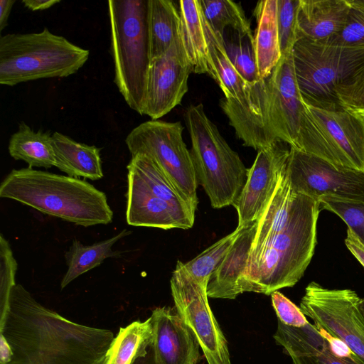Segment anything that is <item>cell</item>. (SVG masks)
<instances>
[{"label":"cell","instance_id":"cell-1","mask_svg":"<svg viewBox=\"0 0 364 364\" xmlns=\"http://www.w3.org/2000/svg\"><path fill=\"white\" fill-rule=\"evenodd\" d=\"M0 335L12 351L6 364H104L115 336L46 307L20 284L0 319Z\"/></svg>","mask_w":364,"mask_h":364},{"label":"cell","instance_id":"cell-2","mask_svg":"<svg viewBox=\"0 0 364 364\" xmlns=\"http://www.w3.org/2000/svg\"><path fill=\"white\" fill-rule=\"evenodd\" d=\"M220 106L244 146L259 151L283 141L297 149L305 104L292 53L282 56L268 77L247 83L241 99L223 97Z\"/></svg>","mask_w":364,"mask_h":364},{"label":"cell","instance_id":"cell-3","mask_svg":"<svg viewBox=\"0 0 364 364\" xmlns=\"http://www.w3.org/2000/svg\"><path fill=\"white\" fill-rule=\"evenodd\" d=\"M320 210L318 200L296 194L286 226L248 260L237 284L240 294L252 291L270 295L300 280L314 252Z\"/></svg>","mask_w":364,"mask_h":364},{"label":"cell","instance_id":"cell-4","mask_svg":"<svg viewBox=\"0 0 364 364\" xmlns=\"http://www.w3.org/2000/svg\"><path fill=\"white\" fill-rule=\"evenodd\" d=\"M0 197L83 227L109 224L114 215L106 194L87 181L30 167L4 178Z\"/></svg>","mask_w":364,"mask_h":364},{"label":"cell","instance_id":"cell-5","mask_svg":"<svg viewBox=\"0 0 364 364\" xmlns=\"http://www.w3.org/2000/svg\"><path fill=\"white\" fill-rule=\"evenodd\" d=\"M114 82L128 106L144 114L150 64L148 0H109Z\"/></svg>","mask_w":364,"mask_h":364},{"label":"cell","instance_id":"cell-6","mask_svg":"<svg viewBox=\"0 0 364 364\" xmlns=\"http://www.w3.org/2000/svg\"><path fill=\"white\" fill-rule=\"evenodd\" d=\"M90 51L48 28L0 38V84L14 86L40 79L66 77L87 61Z\"/></svg>","mask_w":364,"mask_h":364},{"label":"cell","instance_id":"cell-7","mask_svg":"<svg viewBox=\"0 0 364 364\" xmlns=\"http://www.w3.org/2000/svg\"><path fill=\"white\" fill-rule=\"evenodd\" d=\"M191 139V155L198 184L214 208L233 205L245 185L248 168L228 145L202 104L191 105L184 113Z\"/></svg>","mask_w":364,"mask_h":364},{"label":"cell","instance_id":"cell-8","mask_svg":"<svg viewBox=\"0 0 364 364\" xmlns=\"http://www.w3.org/2000/svg\"><path fill=\"white\" fill-rule=\"evenodd\" d=\"M295 76L305 104L322 109L341 107L336 94L364 68V46H343L301 38L292 50Z\"/></svg>","mask_w":364,"mask_h":364},{"label":"cell","instance_id":"cell-9","mask_svg":"<svg viewBox=\"0 0 364 364\" xmlns=\"http://www.w3.org/2000/svg\"><path fill=\"white\" fill-rule=\"evenodd\" d=\"M296 149L338 168L364 171V119L342 107L322 109L305 104Z\"/></svg>","mask_w":364,"mask_h":364},{"label":"cell","instance_id":"cell-10","mask_svg":"<svg viewBox=\"0 0 364 364\" xmlns=\"http://www.w3.org/2000/svg\"><path fill=\"white\" fill-rule=\"evenodd\" d=\"M183 131L181 122L151 119L134 128L127 136L125 144L132 156L145 154L151 157L197 208L198 184Z\"/></svg>","mask_w":364,"mask_h":364},{"label":"cell","instance_id":"cell-11","mask_svg":"<svg viewBox=\"0 0 364 364\" xmlns=\"http://www.w3.org/2000/svg\"><path fill=\"white\" fill-rule=\"evenodd\" d=\"M360 300L353 290L330 289L312 282L305 289L299 308L317 328L343 342L364 364V320Z\"/></svg>","mask_w":364,"mask_h":364},{"label":"cell","instance_id":"cell-12","mask_svg":"<svg viewBox=\"0 0 364 364\" xmlns=\"http://www.w3.org/2000/svg\"><path fill=\"white\" fill-rule=\"evenodd\" d=\"M170 284L176 312L193 333L208 364H231L227 340L208 303L207 287L196 282L179 260Z\"/></svg>","mask_w":364,"mask_h":364},{"label":"cell","instance_id":"cell-13","mask_svg":"<svg viewBox=\"0 0 364 364\" xmlns=\"http://www.w3.org/2000/svg\"><path fill=\"white\" fill-rule=\"evenodd\" d=\"M286 173L296 193L318 201L329 197L364 203V171L338 168L321 158L290 147Z\"/></svg>","mask_w":364,"mask_h":364},{"label":"cell","instance_id":"cell-14","mask_svg":"<svg viewBox=\"0 0 364 364\" xmlns=\"http://www.w3.org/2000/svg\"><path fill=\"white\" fill-rule=\"evenodd\" d=\"M191 73L193 66L180 31L164 55L150 60L143 115L156 120L180 105Z\"/></svg>","mask_w":364,"mask_h":364},{"label":"cell","instance_id":"cell-15","mask_svg":"<svg viewBox=\"0 0 364 364\" xmlns=\"http://www.w3.org/2000/svg\"><path fill=\"white\" fill-rule=\"evenodd\" d=\"M290 146L277 141L258 151L243 189L232 205L238 217L237 227L257 220L286 170Z\"/></svg>","mask_w":364,"mask_h":364},{"label":"cell","instance_id":"cell-16","mask_svg":"<svg viewBox=\"0 0 364 364\" xmlns=\"http://www.w3.org/2000/svg\"><path fill=\"white\" fill-rule=\"evenodd\" d=\"M127 168L126 220L135 227L163 230L191 228L195 213L181 209L154 194L139 175Z\"/></svg>","mask_w":364,"mask_h":364},{"label":"cell","instance_id":"cell-17","mask_svg":"<svg viewBox=\"0 0 364 364\" xmlns=\"http://www.w3.org/2000/svg\"><path fill=\"white\" fill-rule=\"evenodd\" d=\"M150 318L151 348L156 364H198L200 345L177 312L168 307H158Z\"/></svg>","mask_w":364,"mask_h":364},{"label":"cell","instance_id":"cell-18","mask_svg":"<svg viewBox=\"0 0 364 364\" xmlns=\"http://www.w3.org/2000/svg\"><path fill=\"white\" fill-rule=\"evenodd\" d=\"M274 338L290 356L292 364H363L353 353H335L326 333L309 322L302 327H293L277 321Z\"/></svg>","mask_w":364,"mask_h":364},{"label":"cell","instance_id":"cell-19","mask_svg":"<svg viewBox=\"0 0 364 364\" xmlns=\"http://www.w3.org/2000/svg\"><path fill=\"white\" fill-rule=\"evenodd\" d=\"M350 8L348 0H299V40H330L343 29Z\"/></svg>","mask_w":364,"mask_h":364},{"label":"cell","instance_id":"cell-20","mask_svg":"<svg viewBox=\"0 0 364 364\" xmlns=\"http://www.w3.org/2000/svg\"><path fill=\"white\" fill-rule=\"evenodd\" d=\"M257 228L256 220L245 226L237 237L210 277L208 297L234 299L240 294L237 284L246 270Z\"/></svg>","mask_w":364,"mask_h":364},{"label":"cell","instance_id":"cell-21","mask_svg":"<svg viewBox=\"0 0 364 364\" xmlns=\"http://www.w3.org/2000/svg\"><path fill=\"white\" fill-rule=\"evenodd\" d=\"M55 167L68 176L100 180L103 176L101 149L78 142L55 132L52 134Z\"/></svg>","mask_w":364,"mask_h":364},{"label":"cell","instance_id":"cell-22","mask_svg":"<svg viewBox=\"0 0 364 364\" xmlns=\"http://www.w3.org/2000/svg\"><path fill=\"white\" fill-rule=\"evenodd\" d=\"M178 10L181 35L193 73L208 74L214 78L200 0H181Z\"/></svg>","mask_w":364,"mask_h":364},{"label":"cell","instance_id":"cell-23","mask_svg":"<svg viewBox=\"0 0 364 364\" xmlns=\"http://www.w3.org/2000/svg\"><path fill=\"white\" fill-rule=\"evenodd\" d=\"M253 47L260 78L268 77L282 58L277 26V0L257 2Z\"/></svg>","mask_w":364,"mask_h":364},{"label":"cell","instance_id":"cell-24","mask_svg":"<svg viewBox=\"0 0 364 364\" xmlns=\"http://www.w3.org/2000/svg\"><path fill=\"white\" fill-rule=\"evenodd\" d=\"M8 149L12 158L25 161L30 168H49L55 166L50 132H35L24 122L11 136Z\"/></svg>","mask_w":364,"mask_h":364},{"label":"cell","instance_id":"cell-25","mask_svg":"<svg viewBox=\"0 0 364 364\" xmlns=\"http://www.w3.org/2000/svg\"><path fill=\"white\" fill-rule=\"evenodd\" d=\"M150 58L164 55L181 31L179 10L170 0H148Z\"/></svg>","mask_w":364,"mask_h":364},{"label":"cell","instance_id":"cell-26","mask_svg":"<svg viewBox=\"0 0 364 364\" xmlns=\"http://www.w3.org/2000/svg\"><path fill=\"white\" fill-rule=\"evenodd\" d=\"M131 233L124 229L116 235L92 245H83L74 240L65 255L68 269L60 282L61 289L79 276L100 266L106 259L119 257L120 252L112 250V246Z\"/></svg>","mask_w":364,"mask_h":364},{"label":"cell","instance_id":"cell-27","mask_svg":"<svg viewBox=\"0 0 364 364\" xmlns=\"http://www.w3.org/2000/svg\"><path fill=\"white\" fill-rule=\"evenodd\" d=\"M151 340L150 317L121 327L111 343L104 364H134L147 355Z\"/></svg>","mask_w":364,"mask_h":364},{"label":"cell","instance_id":"cell-28","mask_svg":"<svg viewBox=\"0 0 364 364\" xmlns=\"http://www.w3.org/2000/svg\"><path fill=\"white\" fill-rule=\"evenodd\" d=\"M204 26L214 72L213 80L218 82L225 98L240 100L245 94L247 82L239 75L229 59L225 48L224 38L213 31L205 18Z\"/></svg>","mask_w":364,"mask_h":364},{"label":"cell","instance_id":"cell-29","mask_svg":"<svg viewBox=\"0 0 364 364\" xmlns=\"http://www.w3.org/2000/svg\"><path fill=\"white\" fill-rule=\"evenodd\" d=\"M205 19L213 31L224 38L231 27L238 36L254 39L249 21L239 3L229 0H200Z\"/></svg>","mask_w":364,"mask_h":364},{"label":"cell","instance_id":"cell-30","mask_svg":"<svg viewBox=\"0 0 364 364\" xmlns=\"http://www.w3.org/2000/svg\"><path fill=\"white\" fill-rule=\"evenodd\" d=\"M244 227H237L232 232L213 243L193 259L186 263L183 262V267L186 272L196 282L208 288L211 274L224 258Z\"/></svg>","mask_w":364,"mask_h":364},{"label":"cell","instance_id":"cell-31","mask_svg":"<svg viewBox=\"0 0 364 364\" xmlns=\"http://www.w3.org/2000/svg\"><path fill=\"white\" fill-rule=\"evenodd\" d=\"M237 41H227L225 48L227 55L239 75L247 83L259 81V70L253 47V39L237 36Z\"/></svg>","mask_w":364,"mask_h":364},{"label":"cell","instance_id":"cell-32","mask_svg":"<svg viewBox=\"0 0 364 364\" xmlns=\"http://www.w3.org/2000/svg\"><path fill=\"white\" fill-rule=\"evenodd\" d=\"M299 0H277V26L282 56L292 53L299 40L297 10Z\"/></svg>","mask_w":364,"mask_h":364},{"label":"cell","instance_id":"cell-33","mask_svg":"<svg viewBox=\"0 0 364 364\" xmlns=\"http://www.w3.org/2000/svg\"><path fill=\"white\" fill-rule=\"evenodd\" d=\"M320 208L338 215L364 245V203L335 198H321Z\"/></svg>","mask_w":364,"mask_h":364},{"label":"cell","instance_id":"cell-34","mask_svg":"<svg viewBox=\"0 0 364 364\" xmlns=\"http://www.w3.org/2000/svg\"><path fill=\"white\" fill-rule=\"evenodd\" d=\"M18 264L9 242L2 234L0 236V319L9 306L11 292L16 284L15 281Z\"/></svg>","mask_w":364,"mask_h":364},{"label":"cell","instance_id":"cell-35","mask_svg":"<svg viewBox=\"0 0 364 364\" xmlns=\"http://www.w3.org/2000/svg\"><path fill=\"white\" fill-rule=\"evenodd\" d=\"M348 1L350 8L343 29L326 41L343 46H364V6L354 0Z\"/></svg>","mask_w":364,"mask_h":364},{"label":"cell","instance_id":"cell-36","mask_svg":"<svg viewBox=\"0 0 364 364\" xmlns=\"http://www.w3.org/2000/svg\"><path fill=\"white\" fill-rule=\"evenodd\" d=\"M340 105L364 119V68L336 90Z\"/></svg>","mask_w":364,"mask_h":364},{"label":"cell","instance_id":"cell-37","mask_svg":"<svg viewBox=\"0 0 364 364\" xmlns=\"http://www.w3.org/2000/svg\"><path fill=\"white\" fill-rule=\"evenodd\" d=\"M272 306L277 319L289 326L302 327L309 321L299 307L278 291L271 294Z\"/></svg>","mask_w":364,"mask_h":364},{"label":"cell","instance_id":"cell-38","mask_svg":"<svg viewBox=\"0 0 364 364\" xmlns=\"http://www.w3.org/2000/svg\"><path fill=\"white\" fill-rule=\"evenodd\" d=\"M345 243L347 248L364 267V245L360 242L358 236L349 228H348L347 230Z\"/></svg>","mask_w":364,"mask_h":364},{"label":"cell","instance_id":"cell-39","mask_svg":"<svg viewBox=\"0 0 364 364\" xmlns=\"http://www.w3.org/2000/svg\"><path fill=\"white\" fill-rule=\"evenodd\" d=\"M60 2V0H23L24 6L31 11H41L48 9Z\"/></svg>","mask_w":364,"mask_h":364},{"label":"cell","instance_id":"cell-40","mask_svg":"<svg viewBox=\"0 0 364 364\" xmlns=\"http://www.w3.org/2000/svg\"><path fill=\"white\" fill-rule=\"evenodd\" d=\"M15 0L0 1V31H2L7 26L8 19L11 12Z\"/></svg>","mask_w":364,"mask_h":364},{"label":"cell","instance_id":"cell-41","mask_svg":"<svg viewBox=\"0 0 364 364\" xmlns=\"http://www.w3.org/2000/svg\"><path fill=\"white\" fill-rule=\"evenodd\" d=\"M12 351L11 349L4 338L0 335V364L8 363L11 358Z\"/></svg>","mask_w":364,"mask_h":364},{"label":"cell","instance_id":"cell-42","mask_svg":"<svg viewBox=\"0 0 364 364\" xmlns=\"http://www.w3.org/2000/svg\"><path fill=\"white\" fill-rule=\"evenodd\" d=\"M134 364H156L151 346L147 355L138 359Z\"/></svg>","mask_w":364,"mask_h":364},{"label":"cell","instance_id":"cell-43","mask_svg":"<svg viewBox=\"0 0 364 364\" xmlns=\"http://www.w3.org/2000/svg\"><path fill=\"white\" fill-rule=\"evenodd\" d=\"M359 310L364 320V299H360L359 301Z\"/></svg>","mask_w":364,"mask_h":364},{"label":"cell","instance_id":"cell-44","mask_svg":"<svg viewBox=\"0 0 364 364\" xmlns=\"http://www.w3.org/2000/svg\"><path fill=\"white\" fill-rule=\"evenodd\" d=\"M354 1L356 4L364 6V0H354Z\"/></svg>","mask_w":364,"mask_h":364}]
</instances>
